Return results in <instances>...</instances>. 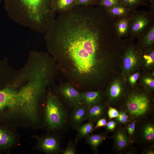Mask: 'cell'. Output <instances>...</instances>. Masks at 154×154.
Masks as SVG:
<instances>
[{"mask_svg": "<svg viewBox=\"0 0 154 154\" xmlns=\"http://www.w3.org/2000/svg\"><path fill=\"white\" fill-rule=\"evenodd\" d=\"M103 10L76 5L59 13L46 32L47 47L68 82L86 90L104 77L108 54Z\"/></svg>", "mask_w": 154, "mask_h": 154, "instance_id": "cell-1", "label": "cell"}, {"mask_svg": "<svg viewBox=\"0 0 154 154\" xmlns=\"http://www.w3.org/2000/svg\"><path fill=\"white\" fill-rule=\"evenodd\" d=\"M11 17L40 32H45L55 17L53 0H3Z\"/></svg>", "mask_w": 154, "mask_h": 154, "instance_id": "cell-2", "label": "cell"}, {"mask_svg": "<svg viewBox=\"0 0 154 154\" xmlns=\"http://www.w3.org/2000/svg\"><path fill=\"white\" fill-rule=\"evenodd\" d=\"M150 98L146 93L133 92L127 96L123 110L132 119L139 121L145 119L152 110Z\"/></svg>", "mask_w": 154, "mask_h": 154, "instance_id": "cell-3", "label": "cell"}, {"mask_svg": "<svg viewBox=\"0 0 154 154\" xmlns=\"http://www.w3.org/2000/svg\"><path fill=\"white\" fill-rule=\"evenodd\" d=\"M44 115L47 125L52 129L61 127L67 119V112L63 105L56 96L52 94L47 97Z\"/></svg>", "mask_w": 154, "mask_h": 154, "instance_id": "cell-4", "label": "cell"}, {"mask_svg": "<svg viewBox=\"0 0 154 154\" xmlns=\"http://www.w3.org/2000/svg\"><path fill=\"white\" fill-rule=\"evenodd\" d=\"M0 104L11 111L23 114L26 110L25 103L20 93L8 88L0 90Z\"/></svg>", "mask_w": 154, "mask_h": 154, "instance_id": "cell-5", "label": "cell"}, {"mask_svg": "<svg viewBox=\"0 0 154 154\" xmlns=\"http://www.w3.org/2000/svg\"><path fill=\"white\" fill-rule=\"evenodd\" d=\"M58 91L70 106L74 107L82 104L81 92L69 82L61 83Z\"/></svg>", "mask_w": 154, "mask_h": 154, "instance_id": "cell-6", "label": "cell"}, {"mask_svg": "<svg viewBox=\"0 0 154 154\" xmlns=\"http://www.w3.org/2000/svg\"><path fill=\"white\" fill-rule=\"evenodd\" d=\"M140 58L135 48L130 46L126 50L124 55L123 66L124 71L127 73L132 72L139 66Z\"/></svg>", "mask_w": 154, "mask_h": 154, "instance_id": "cell-7", "label": "cell"}, {"mask_svg": "<svg viewBox=\"0 0 154 154\" xmlns=\"http://www.w3.org/2000/svg\"><path fill=\"white\" fill-rule=\"evenodd\" d=\"M125 90L121 81L116 80L113 82L108 88L107 95L109 104L114 105L124 96Z\"/></svg>", "mask_w": 154, "mask_h": 154, "instance_id": "cell-8", "label": "cell"}, {"mask_svg": "<svg viewBox=\"0 0 154 154\" xmlns=\"http://www.w3.org/2000/svg\"><path fill=\"white\" fill-rule=\"evenodd\" d=\"M112 138L116 148L119 151L125 150L130 145V138L125 129L122 127L116 128Z\"/></svg>", "mask_w": 154, "mask_h": 154, "instance_id": "cell-9", "label": "cell"}, {"mask_svg": "<svg viewBox=\"0 0 154 154\" xmlns=\"http://www.w3.org/2000/svg\"><path fill=\"white\" fill-rule=\"evenodd\" d=\"M39 146L42 150L48 153H57L60 149L58 140L52 136H45L41 139L39 142Z\"/></svg>", "mask_w": 154, "mask_h": 154, "instance_id": "cell-10", "label": "cell"}, {"mask_svg": "<svg viewBox=\"0 0 154 154\" xmlns=\"http://www.w3.org/2000/svg\"><path fill=\"white\" fill-rule=\"evenodd\" d=\"M106 106L102 102L88 107L84 120L92 122L103 116L105 113Z\"/></svg>", "mask_w": 154, "mask_h": 154, "instance_id": "cell-11", "label": "cell"}, {"mask_svg": "<svg viewBox=\"0 0 154 154\" xmlns=\"http://www.w3.org/2000/svg\"><path fill=\"white\" fill-rule=\"evenodd\" d=\"M145 121L140 129V138L145 143H151L154 141V123L150 121Z\"/></svg>", "mask_w": 154, "mask_h": 154, "instance_id": "cell-12", "label": "cell"}, {"mask_svg": "<svg viewBox=\"0 0 154 154\" xmlns=\"http://www.w3.org/2000/svg\"><path fill=\"white\" fill-rule=\"evenodd\" d=\"M81 94L82 104L87 108L102 102V93L99 90H86Z\"/></svg>", "mask_w": 154, "mask_h": 154, "instance_id": "cell-13", "label": "cell"}, {"mask_svg": "<svg viewBox=\"0 0 154 154\" xmlns=\"http://www.w3.org/2000/svg\"><path fill=\"white\" fill-rule=\"evenodd\" d=\"M14 141V137L11 131L5 128L0 127V150L10 147Z\"/></svg>", "mask_w": 154, "mask_h": 154, "instance_id": "cell-14", "label": "cell"}, {"mask_svg": "<svg viewBox=\"0 0 154 154\" xmlns=\"http://www.w3.org/2000/svg\"><path fill=\"white\" fill-rule=\"evenodd\" d=\"M87 108L86 106L83 104L74 107L71 119L75 126L78 127L84 120Z\"/></svg>", "mask_w": 154, "mask_h": 154, "instance_id": "cell-15", "label": "cell"}, {"mask_svg": "<svg viewBox=\"0 0 154 154\" xmlns=\"http://www.w3.org/2000/svg\"><path fill=\"white\" fill-rule=\"evenodd\" d=\"M149 20L145 16H138L133 19L131 26L132 33L137 35L141 32L147 25Z\"/></svg>", "mask_w": 154, "mask_h": 154, "instance_id": "cell-16", "label": "cell"}, {"mask_svg": "<svg viewBox=\"0 0 154 154\" xmlns=\"http://www.w3.org/2000/svg\"><path fill=\"white\" fill-rule=\"evenodd\" d=\"M77 5L75 0H53L54 11L59 13L69 9Z\"/></svg>", "mask_w": 154, "mask_h": 154, "instance_id": "cell-17", "label": "cell"}, {"mask_svg": "<svg viewBox=\"0 0 154 154\" xmlns=\"http://www.w3.org/2000/svg\"><path fill=\"white\" fill-rule=\"evenodd\" d=\"M106 137V134L103 133L89 135L86 137V141L92 150L96 153L98 147Z\"/></svg>", "mask_w": 154, "mask_h": 154, "instance_id": "cell-18", "label": "cell"}, {"mask_svg": "<svg viewBox=\"0 0 154 154\" xmlns=\"http://www.w3.org/2000/svg\"><path fill=\"white\" fill-rule=\"evenodd\" d=\"M93 122L89 121L78 127V135L79 137H86L94 129Z\"/></svg>", "mask_w": 154, "mask_h": 154, "instance_id": "cell-19", "label": "cell"}, {"mask_svg": "<svg viewBox=\"0 0 154 154\" xmlns=\"http://www.w3.org/2000/svg\"><path fill=\"white\" fill-rule=\"evenodd\" d=\"M105 9L112 15L120 16L125 15L129 8L120 4Z\"/></svg>", "mask_w": 154, "mask_h": 154, "instance_id": "cell-20", "label": "cell"}, {"mask_svg": "<svg viewBox=\"0 0 154 154\" xmlns=\"http://www.w3.org/2000/svg\"><path fill=\"white\" fill-rule=\"evenodd\" d=\"M128 27L129 21L127 19L124 18L119 20L116 25V29L118 35L121 36L126 33Z\"/></svg>", "mask_w": 154, "mask_h": 154, "instance_id": "cell-21", "label": "cell"}, {"mask_svg": "<svg viewBox=\"0 0 154 154\" xmlns=\"http://www.w3.org/2000/svg\"><path fill=\"white\" fill-rule=\"evenodd\" d=\"M154 43V27L153 26L149 29L143 40L142 44L145 47L153 45Z\"/></svg>", "mask_w": 154, "mask_h": 154, "instance_id": "cell-22", "label": "cell"}, {"mask_svg": "<svg viewBox=\"0 0 154 154\" xmlns=\"http://www.w3.org/2000/svg\"><path fill=\"white\" fill-rule=\"evenodd\" d=\"M118 112V116L115 119L118 123L121 124H125L132 119L124 110L121 109Z\"/></svg>", "mask_w": 154, "mask_h": 154, "instance_id": "cell-23", "label": "cell"}, {"mask_svg": "<svg viewBox=\"0 0 154 154\" xmlns=\"http://www.w3.org/2000/svg\"><path fill=\"white\" fill-rule=\"evenodd\" d=\"M119 1L121 4L129 9L146 4L144 0H119Z\"/></svg>", "mask_w": 154, "mask_h": 154, "instance_id": "cell-24", "label": "cell"}, {"mask_svg": "<svg viewBox=\"0 0 154 154\" xmlns=\"http://www.w3.org/2000/svg\"><path fill=\"white\" fill-rule=\"evenodd\" d=\"M146 66H150L154 63V51L153 49L147 52L143 56Z\"/></svg>", "mask_w": 154, "mask_h": 154, "instance_id": "cell-25", "label": "cell"}, {"mask_svg": "<svg viewBox=\"0 0 154 154\" xmlns=\"http://www.w3.org/2000/svg\"><path fill=\"white\" fill-rule=\"evenodd\" d=\"M120 4L119 0H99L97 5L106 9Z\"/></svg>", "mask_w": 154, "mask_h": 154, "instance_id": "cell-26", "label": "cell"}, {"mask_svg": "<svg viewBox=\"0 0 154 154\" xmlns=\"http://www.w3.org/2000/svg\"><path fill=\"white\" fill-rule=\"evenodd\" d=\"M137 122V121L132 119L125 124V129L130 138L132 137L135 134Z\"/></svg>", "mask_w": 154, "mask_h": 154, "instance_id": "cell-27", "label": "cell"}, {"mask_svg": "<svg viewBox=\"0 0 154 154\" xmlns=\"http://www.w3.org/2000/svg\"><path fill=\"white\" fill-rule=\"evenodd\" d=\"M143 82L147 90L150 91L154 90V80L152 78L149 77H145L143 79Z\"/></svg>", "mask_w": 154, "mask_h": 154, "instance_id": "cell-28", "label": "cell"}, {"mask_svg": "<svg viewBox=\"0 0 154 154\" xmlns=\"http://www.w3.org/2000/svg\"><path fill=\"white\" fill-rule=\"evenodd\" d=\"M107 114L108 117L110 120L117 117L118 116L119 112L114 107L108 106Z\"/></svg>", "mask_w": 154, "mask_h": 154, "instance_id": "cell-29", "label": "cell"}, {"mask_svg": "<svg viewBox=\"0 0 154 154\" xmlns=\"http://www.w3.org/2000/svg\"><path fill=\"white\" fill-rule=\"evenodd\" d=\"M117 122L114 119H110L105 126L106 129L109 131H112L116 128Z\"/></svg>", "mask_w": 154, "mask_h": 154, "instance_id": "cell-30", "label": "cell"}, {"mask_svg": "<svg viewBox=\"0 0 154 154\" xmlns=\"http://www.w3.org/2000/svg\"><path fill=\"white\" fill-rule=\"evenodd\" d=\"M63 154H74L76 153L75 146L72 144H69L62 151Z\"/></svg>", "mask_w": 154, "mask_h": 154, "instance_id": "cell-31", "label": "cell"}, {"mask_svg": "<svg viewBox=\"0 0 154 154\" xmlns=\"http://www.w3.org/2000/svg\"><path fill=\"white\" fill-rule=\"evenodd\" d=\"M77 5L88 6L96 5L92 0H75Z\"/></svg>", "mask_w": 154, "mask_h": 154, "instance_id": "cell-32", "label": "cell"}, {"mask_svg": "<svg viewBox=\"0 0 154 154\" xmlns=\"http://www.w3.org/2000/svg\"><path fill=\"white\" fill-rule=\"evenodd\" d=\"M107 122V119L105 117L99 119L97 121L95 129H98L103 127H105Z\"/></svg>", "mask_w": 154, "mask_h": 154, "instance_id": "cell-33", "label": "cell"}, {"mask_svg": "<svg viewBox=\"0 0 154 154\" xmlns=\"http://www.w3.org/2000/svg\"><path fill=\"white\" fill-rule=\"evenodd\" d=\"M139 76V73L137 72L130 76L129 78V81L132 86L134 85L136 83Z\"/></svg>", "mask_w": 154, "mask_h": 154, "instance_id": "cell-34", "label": "cell"}, {"mask_svg": "<svg viewBox=\"0 0 154 154\" xmlns=\"http://www.w3.org/2000/svg\"><path fill=\"white\" fill-rule=\"evenodd\" d=\"M142 153L144 154H154V149L153 146L148 147L145 148L142 151Z\"/></svg>", "mask_w": 154, "mask_h": 154, "instance_id": "cell-35", "label": "cell"}, {"mask_svg": "<svg viewBox=\"0 0 154 154\" xmlns=\"http://www.w3.org/2000/svg\"><path fill=\"white\" fill-rule=\"evenodd\" d=\"M96 5H97L98 2L99 0H92Z\"/></svg>", "mask_w": 154, "mask_h": 154, "instance_id": "cell-36", "label": "cell"}, {"mask_svg": "<svg viewBox=\"0 0 154 154\" xmlns=\"http://www.w3.org/2000/svg\"><path fill=\"white\" fill-rule=\"evenodd\" d=\"M147 0L149 2H150L151 3H152L153 2V0Z\"/></svg>", "mask_w": 154, "mask_h": 154, "instance_id": "cell-37", "label": "cell"}, {"mask_svg": "<svg viewBox=\"0 0 154 154\" xmlns=\"http://www.w3.org/2000/svg\"><path fill=\"white\" fill-rule=\"evenodd\" d=\"M1 0H0V2H1Z\"/></svg>", "mask_w": 154, "mask_h": 154, "instance_id": "cell-38", "label": "cell"}]
</instances>
